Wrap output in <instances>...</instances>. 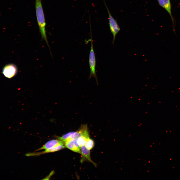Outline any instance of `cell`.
Returning a JSON list of instances; mask_svg holds the SVG:
<instances>
[{
    "mask_svg": "<svg viewBox=\"0 0 180 180\" xmlns=\"http://www.w3.org/2000/svg\"><path fill=\"white\" fill-rule=\"evenodd\" d=\"M35 6L37 20L42 38L45 40L49 46L46 30V23L42 0H35Z\"/></svg>",
    "mask_w": 180,
    "mask_h": 180,
    "instance_id": "cell-1",
    "label": "cell"
},
{
    "mask_svg": "<svg viewBox=\"0 0 180 180\" xmlns=\"http://www.w3.org/2000/svg\"><path fill=\"white\" fill-rule=\"evenodd\" d=\"M82 136L90 137L87 124L82 125L78 130L75 132H69L58 139L64 143L71 140L78 138Z\"/></svg>",
    "mask_w": 180,
    "mask_h": 180,
    "instance_id": "cell-2",
    "label": "cell"
},
{
    "mask_svg": "<svg viewBox=\"0 0 180 180\" xmlns=\"http://www.w3.org/2000/svg\"><path fill=\"white\" fill-rule=\"evenodd\" d=\"M91 42L90 50L89 56V64L90 69V74L89 78L90 80L92 77H94L97 84H98V81L96 72V59L94 50L93 41L91 34Z\"/></svg>",
    "mask_w": 180,
    "mask_h": 180,
    "instance_id": "cell-3",
    "label": "cell"
},
{
    "mask_svg": "<svg viewBox=\"0 0 180 180\" xmlns=\"http://www.w3.org/2000/svg\"><path fill=\"white\" fill-rule=\"evenodd\" d=\"M103 0L108 14L109 27L111 32L113 35V39L112 43L114 44L116 36L120 31V28L116 20L111 15L104 0Z\"/></svg>",
    "mask_w": 180,
    "mask_h": 180,
    "instance_id": "cell-4",
    "label": "cell"
},
{
    "mask_svg": "<svg viewBox=\"0 0 180 180\" xmlns=\"http://www.w3.org/2000/svg\"><path fill=\"white\" fill-rule=\"evenodd\" d=\"M18 72L17 66L15 64H11L5 66L2 69V73L6 78L10 79L15 76Z\"/></svg>",
    "mask_w": 180,
    "mask_h": 180,
    "instance_id": "cell-5",
    "label": "cell"
},
{
    "mask_svg": "<svg viewBox=\"0 0 180 180\" xmlns=\"http://www.w3.org/2000/svg\"><path fill=\"white\" fill-rule=\"evenodd\" d=\"M64 143L66 148L74 152L81 154V147L78 143V138L71 140Z\"/></svg>",
    "mask_w": 180,
    "mask_h": 180,
    "instance_id": "cell-6",
    "label": "cell"
},
{
    "mask_svg": "<svg viewBox=\"0 0 180 180\" xmlns=\"http://www.w3.org/2000/svg\"><path fill=\"white\" fill-rule=\"evenodd\" d=\"M81 154L82 157L80 162L82 163L85 161L88 160L92 163L96 167V164L92 160L91 158L90 150L88 149L84 145H82L81 148Z\"/></svg>",
    "mask_w": 180,
    "mask_h": 180,
    "instance_id": "cell-7",
    "label": "cell"
},
{
    "mask_svg": "<svg viewBox=\"0 0 180 180\" xmlns=\"http://www.w3.org/2000/svg\"><path fill=\"white\" fill-rule=\"evenodd\" d=\"M64 145L65 143L63 141L60 140H50L45 144L43 146L39 149L36 151L46 150L51 148L58 146Z\"/></svg>",
    "mask_w": 180,
    "mask_h": 180,
    "instance_id": "cell-8",
    "label": "cell"
},
{
    "mask_svg": "<svg viewBox=\"0 0 180 180\" xmlns=\"http://www.w3.org/2000/svg\"><path fill=\"white\" fill-rule=\"evenodd\" d=\"M159 4L165 9L168 13L172 20L173 24L174 19L172 17V11L171 4L170 0H157Z\"/></svg>",
    "mask_w": 180,
    "mask_h": 180,
    "instance_id": "cell-9",
    "label": "cell"
},
{
    "mask_svg": "<svg viewBox=\"0 0 180 180\" xmlns=\"http://www.w3.org/2000/svg\"><path fill=\"white\" fill-rule=\"evenodd\" d=\"M65 147L64 145H60L51 148L46 150L44 152H40L38 154L56 152L64 148Z\"/></svg>",
    "mask_w": 180,
    "mask_h": 180,
    "instance_id": "cell-10",
    "label": "cell"
},
{
    "mask_svg": "<svg viewBox=\"0 0 180 180\" xmlns=\"http://www.w3.org/2000/svg\"><path fill=\"white\" fill-rule=\"evenodd\" d=\"M84 145L88 149L90 150L94 147V142L90 138H89L86 139Z\"/></svg>",
    "mask_w": 180,
    "mask_h": 180,
    "instance_id": "cell-11",
    "label": "cell"
}]
</instances>
